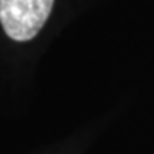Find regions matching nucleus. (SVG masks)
Instances as JSON below:
<instances>
[{
  "label": "nucleus",
  "instance_id": "f257e3e1",
  "mask_svg": "<svg viewBox=\"0 0 154 154\" xmlns=\"http://www.w3.org/2000/svg\"><path fill=\"white\" fill-rule=\"evenodd\" d=\"M54 0H0V23L17 42L33 38L47 20Z\"/></svg>",
  "mask_w": 154,
  "mask_h": 154
}]
</instances>
